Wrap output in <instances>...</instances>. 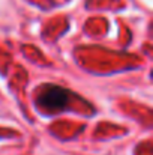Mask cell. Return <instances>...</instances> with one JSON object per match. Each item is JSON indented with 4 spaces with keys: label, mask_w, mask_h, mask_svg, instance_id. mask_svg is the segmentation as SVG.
<instances>
[{
    "label": "cell",
    "mask_w": 153,
    "mask_h": 155,
    "mask_svg": "<svg viewBox=\"0 0 153 155\" xmlns=\"http://www.w3.org/2000/svg\"><path fill=\"white\" fill-rule=\"evenodd\" d=\"M69 94L59 86H45L38 97V105L47 111H60L66 108Z\"/></svg>",
    "instance_id": "cell-1"
}]
</instances>
